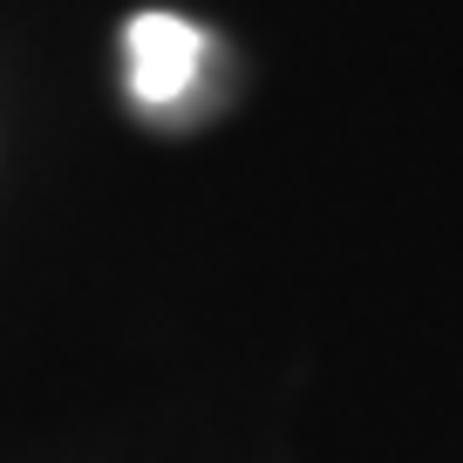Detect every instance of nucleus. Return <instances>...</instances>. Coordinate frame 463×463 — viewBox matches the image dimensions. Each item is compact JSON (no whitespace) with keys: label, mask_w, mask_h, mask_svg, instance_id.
<instances>
[{"label":"nucleus","mask_w":463,"mask_h":463,"mask_svg":"<svg viewBox=\"0 0 463 463\" xmlns=\"http://www.w3.org/2000/svg\"><path fill=\"white\" fill-rule=\"evenodd\" d=\"M204 55H212L204 28H191L184 14H164V7H150L123 28V69H130V96L144 109L184 102L204 75Z\"/></svg>","instance_id":"nucleus-1"}]
</instances>
